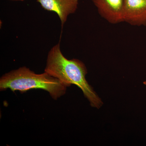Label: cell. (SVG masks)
<instances>
[{"instance_id":"obj_1","label":"cell","mask_w":146,"mask_h":146,"mask_svg":"<svg viewBox=\"0 0 146 146\" xmlns=\"http://www.w3.org/2000/svg\"><path fill=\"white\" fill-rule=\"evenodd\" d=\"M44 72L69 87L72 84L78 86L92 107L99 109L102 105L101 100L86 80L87 70L84 63L78 59L66 58L61 52L60 43L49 52Z\"/></svg>"},{"instance_id":"obj_2","label":"cell","mask_w":146,"mask_h":146,"mask_svg":"<svg viewBox=\"0 0 146 146\" xmlns=\"http://www.w3.org/2000/svg\"><path fill=\"white\" fill-rule=\"evenodd\" d=\"M69 87L47 73L36 74L25 66L6 73L0 78V91L10 89L25 93L31 89H42L49 93L53 99L63 96Z\"/></svg>"},{"instance_id":"obj_7","label":"cell","mask_w":146,"mask_h":146,"mask_svg":"<svg viewBox=\"0 0 146 146\" xmlns=\"http://www.w3.org/2000/svg\"><path fill=\"white\" fill-rule=\"evenodd\" d=\"M143 84H144L146 85V81L144 82Z\"/></svg>"},{"instance_id":"obj_5","label":"cell","mask_w":146,"mask_h":146,"mask_svg":"<svg viewBox=\"0 0 146 146\" xmlns=\"http://www.w3.org/2000/svg\"><path fill=\"white\" fill-rule=\"evenodd\" d=\"M42 8L56 13L63 27L68 16L75 13L78 8V0H37Z\"/></svg>"},{"instance_id":"obj_3","label":"cell","mask_w":146,"mask_h":146,"mask_svg":"<svg viewBox=\"0 0 146 146\" xmlns=\"http://www.w3.org/2000/svg\"><path fill=\"white\" fill-rule=\"evenodd\" d=\"M123 21L131 26H146V0H124Z\"/></svg>"},{"instance_id":"obj_6","label":"cell","mask_w":146,"mask_h":146,"mask_svg":"<svg viewBox=\"0 0 146 146\" xmlns=\"http://www.w3.org/2000/svg\"><path fill=\"white\" fill-rule=\"evenodd\" d=\"M9 1H23L24 0H9Z\"/></svg>"},{"instance_id":"obj_4","label":"cell","mask_w":146,"mask_h":146,"mask_svg":"<svg viewBox=\"0 0 146 146\" xmlns=\"http://www.w3.org/2000/svg\"><path fill=\"white\" fill-rule=\"evenodd\" d=\"M102 18L111 24L123 22L124 0H92Z\"/></svg>"}]
</instances>
